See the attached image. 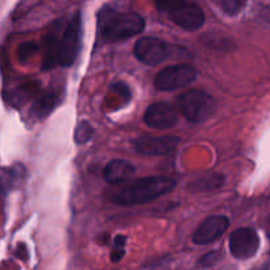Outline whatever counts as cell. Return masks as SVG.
Instances as JSON below:
<instances>
[{
	"label": "cell",
	"instance_id": "cell-1",
	"mask_svg": "<svg viewBox=\"0 0 270 270\" xmlns=\"http://www.w3.org/2000/svg\"><path fill=\"white\" fill-rule=\"evenodd\" d=\"M177 182L169 177L138 178L112 194L111 200L119 206H138L157 199L174 190Z\"/></svg>",
	"mask_w": 270,
	"mask_h": 270
},
{
	"label": "cell",
	"instance_id": "cell-2",
	"mask_svg": "<svg viewBox=\"0 0 270 270\" xmlns=\"http://www.w3.org/2000/svg\"><path fill=\"white\" fill-rule=\"evenodd\" d=\"M98 28L106 42H119L141 33L145 21L138 13L119 12L106 7L99 12Z\"/></svg>",
	"mask_w": 270,
	"mask_h": 270
},
{
	"label": "cell",
	"instance_id": "cell-3",
	"mask_svg": "<svg viewBox=\"0 0 270 270\" xmlns=\"http://www.w3.org/2000/svg\"><path fill=\"white\" fill-rule=\"evenodd\" d=\"M181 113L190 123H203L215 112L216 103L214 98L202 90H190L177 98Z\"/></svg>",
	"mask_w": 270,
	"mask_h": 270
},
{
	"label": "cell",
	"instance_id": "cell-4",
	"mask_svg": "<svg viewBox=\"0 0 270 270\" xmlns=\"http://www.w3.org/2000/svg\"><path fill=\"white\" fill-rule=\"evenodd\" d=\"M81 37H82V21L81 15L77 13L73 19L69 21L64 32L59 36L58 41V53L57 62L59 66L69 68L74 64L78 57L79 49H81Z\"/></svg>",
	"mask_w": 270,
	"mask_h": 270
},
{
	"label": "cell",
	"instance_id": "cell-5",
	"mask_svg": "<svg viewBox=\"0 0 270 270\" xmlns=\"http://www.w3.org/2000/svg\"><path fill=\"white\" fill-rule=\"evenodd\" d=\"M195 68L189 64L171 65L162 69L155 79V86L161 91H174L178 88H184L195 81Z\"/></svg>",
	"mask_w": 270,
	"mask_h": 270
},
{
	"label": "cell",
	"instance_id": "cell-6",
	"mask_svg": "<svg viewBox=\"0 0 270 270\" xmlns=\"http://www.w3.org/2000/svg\"><path fill=\"white\" fill-rule=\"evenodd\" d=\"M170 45L157 37H141L135 44L133 54L138 61L149 66L161 64L170 55Z\"/></svg>",
	"mask_w": 270,
	"mask_h": 270
},
{
	"label": "cell",
	"instance_id": "cell-7",
	"mask_svg": "<svg viewBox=\"0 0 270 270\" xmlns=\"http://www.w3.org/2000/svg\"><path fill=\"white\" fill-rule=\"evenodd\" d=\"M260 248V237L252 228L236 229L229 236V251L237 260H249L254 257Z\"/></svg>",
	"mask_w": 270,
	"mask_h": 270
},
{
	"label": "cell",
	"instance_id": "cell-8",
	"mask_svg": "<svg viewBox=\"0 0 270 270\" xmlns=\"http://www.w3.org/2000/svg\"><path fill=\"white\" fill-rule=\"evenodd\" d=\"M179 144V138L175 136H142L133 140L136 152L145 156H166Z\"/></svg>",
	"mask_w": 270,
	"mask_h": 270
},
{
	"label": "cell",
	"instance_id": "cell-9",
	"mask_svg": "<svg viewBox=\"0 0 270 270\" xmlns=\"http://www.w3.org/2000/svg\"><path fill=\"white\" fill-rule=\"evenodd\" d=\"M177 111L166 102H157L145 109L144 122L151 128L170 129L177 124Z\"/></svg>",
	"mask_w": 270,
	"mask_h": 270
},
{
	"label": "cell",
	"instance_id": "cell-10",
	"mask_svg": "<svg viewBox=\"0 0 270 270\" xmlns=\"http://www.w3.org/2000/svg\"><path fill=\"white\" fill-rule=\"evenodd\" d=\"M169 17L173 23L177 24L179 28L189 31V32H195L200 29L204 24V13L199 6L191 2H185L182 6L169 13Z\"/></svg>",
	"mask_w": 270,
	"mask_h": 270
},
{
	"label": "cell",
	"instance_id": "cell-11",
	"mask_svg": "<svg viewBox=\"0 0 270 270\" xmlns=\"http://www.w3.org/2000/svg\"><path fill=\"white\" fill-rule=\"evenodd\" d=\"M229 227L228 218L223 215H213L202 223L194 232L193 240L198 245H207L222 237Z\"/></svg>",
	"mask_w": 270,
	"mask_h": 270
},
{
	"label": "cell",
	"instance_id": "cell-12",
	"mask_svg": "<svg viewBox=\"0 0 270 270\" xmlns=\"http://www.w3.org/2000/svg\"><path fill=\"white\" fill-rule=\"evenodd\" d=\"M136 171V167L126 160L109 161L103 169V178L109 185H120L131 179Z\"/></svg>",
	"mask_w": 270,
	"mask_h": 270
},
{
	"label": "cell",
	"instance_id": "cell-13",
	"mask_svg": "<svg viewBox=\"0 0 270 270\" xmlns=\"http://www.w3.org/2000/svg\"><path fill=\"white\" fill-rule=\"evenodd\" d=\"M59 100H61V98H59L58 91H49V93L42 94L33 104L32 113L37 119H42V117L48 116L58 106Z\"/></svg>",
	"mask_w": 270,
	"mask_h": 270
},
{
	"label": "cell",
	"instance_id": "cell-14",
	"mask_svg": "<svg viewBox=\"0 0 270 270\" xmlns=\"http://www.w3.org/2000/svg\"><path fill=\"white\" fill-rule=\"evenodd\" d=\"M23 166H19V165L11 167V169H7L2 179H0V191H2V194L6 195L13 187H16L20 181H21V178H23Z\"/></svg>",
	"mask_w": 270,
	"mask_h": 270
},
{
	"label": "cell",
	"instance_id": "cell-15",
	"mask_svg": "<svg viewBox=\"0 0 270 270\" xmlns=\"http://www.w3.org/2000/svg\"><path fill=\"white\" fill-rule=\"evenodd\" d=\"M223 185V175L222 174H209V175H204L202 178H198L194 181L193 184L190 185V189L194 191H211V190L219 189Z\"/></svg>",
	"mask_w": 270,
	"mask_h": 270
},
{
	"label": "cell",
	"instance_id": "cell-16",
	"mask_svg": "<svg viewBox=\"0 0 270 270\" xmlns=\"http://www.w3.org/2000/svg\"><path fill=\"white\" fill-rule=\"evenodd\" d=\"M211 2L228 16H236L237 13L242 12L247 4V0H211Z\"/></svg>",
	"mask_w": 270,
	"mask_h": 270
},
{
	"label": "cell",
	"instance_id": "cell-17",
	"mask_svg": "<svg viewBox=\"0 0 270 270\" xmlns=\"http://www.w3.org/2000/svg\"><path fill=\"white\" fill-rule=\"evenodd\" d=\"M94 136V128L88 122H81L75 128L74 140L78 145L86 144L87 141H90L91 137Z\"/></svg>",
	"mask_w": 270,
	"mask_h": 270
},
{
	"label": "cell",
	"instance_id": "cell-18",
	"mask_svg": "<svg viewBox=\"0 0 270 270\" xmlns=\"http://www.w3.org/2000/svg\"><path fill=\"white\" fill-rule=\"evenodd\" d=\"M126 244H127V237L123 235H117L113 240L112 251H111V261L112 262H119L124 254H126Z\"/></svg>",
	"mask_w": 270,
	"mask_h": 270
},
{
	"label": "cell",
	"instance_id": "cell-19",
	"mask_svg": "<svg viewBox=\"0 0 270 270\" xmlns=\"http://www.w3.org/2000/svg\"><path fill=\"white\" fill-rule=\"evenodd\" d=\"M186 0H153V3H155V7L157 8L160 12H165L169 13L173 12L175 8H178L179 6L185 3Z\"/></svg>",
	"mask_w": 270,
	"mask_h": 270
},
{
	"label": "cell",
	"instance_id": "cell-20",
	"mask_svg": "<svg viewBox=\"0 0 270 270\" xmlns=\"http://www.w3.org/2000/svg\"><path fill=\"white\" fill-rule=\"evenodd\" d=\"M39 50V46L36 45L35 42L26 41L23 42V44H20L19 50H17V54H19V58L21 61H25L28 58H31L32 55H35Z\"/></svg>",
	"mask_w": 270,
	"mask_h": 270
},
{
	"label": "cell",
	"instance_id": "cell-21",
	"mask_svg": "<svg viewBox=\"0 0 270 270\" xmlns=\"http://www.w3.org/2000/svg\"><path fill=\"white\" fill-rule=\"evenodd\" d=\"M220 258H222V253H220V252L218 251L208 252V253L203 254L202 257L199 258V265L203 267L215 266L219 261H220Z\"/></svg>",
	"mask_w": 270,
	"mask_h": 270
},
{
	"label": "cell",
	"instance_id": "cell-22",
	"mask_svg": "<svg viewBox=\"0 0 270 270\" xmlns=\"http://www.w3.org/2000/svg\"><path fill=\"white\" fill-rule=\"evenodd\" d=\"M112 87L116 93L119 94V95H122L123 99L126 100L131 99V90H129V87L127 86L126 83H123V82H116Z\"/></svg>",
	"mask_w": 270,
	"mask_h": 270
},
{
	"label": "cell",
	"instance_id": "cell-23",
	"mask_svg": "<svg viewBox=\"0 0 270 270\" xmlns=\"http://www.w3.org/2000/svg\"><path fill=\"white\" fill-rule=\"evenodd\" d=\"M269 224H270V219H269Z\"/></svg>",
	"mask_w": 270,
	"mask_h": 270
}]
</instances>
